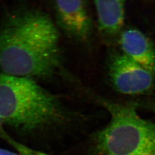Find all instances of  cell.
Here are the masks:
<instances>
[{
    "label": "cell",
    "instance_id": "cell-1",
    "mask_svg": "<svg viewBox=\"0 0 155 155\" xmlns=\"http://www.w3.org/2000/svg\"><path fill=\"white\" fill-rule=\"evenodd\" d=\"M61 61L58 29L45 12L16 11L0 26V73L49 78L59 70Z\"/></svg>",
    "mask_w": 155,
    "mask_h": 155
},
{
    "label": "cell",
    "instance_id": "cell-2",
    "mask_svg": "<svg viewBox=\"0 0 155 155\" xmlns=\"http://www.w3.org/2000/svg\"><path fill=\"white\" fill-rule=\"evenodd\" d=\"M0 117L30 133L63 122L66 113L59 99L33 79L0 73Z\"/></svg>",
    "mask_w": 155,
    "mask_h": 155
},
{
    "label": "cell",
    "instance_id": "cell-3",
    "mask_svg": "<svg viewBox=\"0 0 155 155\" xmlns=\"http://www.w3.org/2000/svg\"><path fill=\"white\" fill-rule=\"evenodd\" d=\"M98 101L110 119L94 134L91 155H155V122L140 116L134 106Z\"/></svg>",
    "mask_w": 155,
    "mask_h": 155
},
{
    "label": "cell",
    "instance_id": "cell-4",
    "mask_svg": "<svg viewBox=\"0 0 155 155\" xmlns=\"http://www.w3.org/2000/svg\"><path fill=\"white\" fill-rule=\"evenodd\" d=\"M109 77L114 89L124 95L147 94L155 86V72L122 53L111 56L109 64Z\"/></svg>",
    "mask_w": 155,
    "mask_h": 155
},
{
    "label": "cell",
    "instance_id": "cell-5",
    "mask_svg": "<svg viewBox=\"0 0 155 155\" xmlns=\"http://www.w3.org/2000/svg\"><path fill=\"white\" fill-rule=\"evenodd\" d=\"M56 21L61 29L74 39L86 41L93 31L86 0H54Z\"/></svg>",
    "mask_w": 155,
    "mask_h": 155
},
{
    "label": "cell",
    "instance_id": "cell-6",
    "mask_svg": "<svg viewBox=\"0 0 155 155\" xmlns=\"http://www.w3.org/2000/svg\"><path fill=\"white\" fill-rule=\"evenodd\" d=\"M122 54L155 72V46L144 33L136 29L122 32L120 40Z\"/></svg>",
    "mask_w": 155,
    "mask_h": 155
},
{
    "label": "cell",
    "instance_id": "cell-7",
    "mask_svg": "<svg viewBox=\"0 0 155 155\" xmlns=\"http://www.w3.org/2000/svg\"><path fill=\"white\" fill-rule=\"evenodd\" d=\"M100 29L108 35L118 33L125 21V0H93Z\"/></svg>",
    "mask_w": 155,
    "mask_h": 155
},
{
    "label": "cell",
    "instance_id": "cell-8",
    "mask_svg": "<svg viewBox=\"0 0 155 155\" xmlns=\"http://www.w3.org/2000/svg\"><path fill=\"white\" fill-rule=\"evenodd\" d=\"M0 155H20V154H17L16 153H14L11 151H9L8 150H3L0 148Z\"/></svg>",
    "mask_w": 155,
    "mask_h": 155
},
{
    "label": "cell",
    "instance_id": "cell-9",
    "mask_svg": "<svg viewBox=\"0 0 155 155\" xmlns=\"http://www.w3.org/2000/svg\"><path fill=\"white\" fill-rule=\"evenodd\" d=\"M3 124H4V122H3L2 120L1 119V118L0 117V136L1 135L2 132L4 130L3 129V125H2Z\"/></svg>",
    "mask_w": 155,
    "mask_h": 155
},
{
    "label": "cell",
    "instance_id": "cell-10",
    "mask_svg": "<svg viewBox=\"0 0 155 155\" xmlns=\"http://www.w3.org/2000/svg\"><path fill=\"white\" fill-rule=\"evenodd\" d=\"M152 109H153V110L154 111H155V102L153 104V105H152Z\"/></svg>",
    "mask_w": 155,
    "mask_h": 155
}]
</instances>
